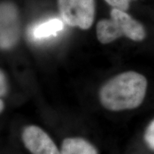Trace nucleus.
<instances>
[{"label": "nucleus", "mask_w": 154, "mask_h": 154, "mask_svg": "<svg viewBox=\"0 0 154 154\" xmlns=\"http://www.w3.org/2000/svg\"><path fill=\"white\" fill-rule=\"evenodd\" d=\"M18 12L14 5L8 2L2 3L1 5V47L7 48L10 35L11 44L16 41L17 34L15 33L18 26Z\"/></svg>", "instance_id": "nucleus-5"}, {"label": "nucleus", "mask_w": 154, "mask_h": 154, "mask_svg": "<svg viewBox=\"0 0 154 154\" xmlns=\"http://www.w3.org/2000/svg\"><path fill=\"white\" fill-rule=\"evenodd\" d=\"M3 107H4V105H3L2 100H1V111H2V110H3Z\"/></svg>", "instance_id": "nucleus-11"}, {"label": "nucleus", "mask_w": 154, "mask_h": 154, "mask_svg": "<svg viewBox=\"0 0 154 154\" xmlns=\"http://www.w3.org/2000/svg\"><path fill=\"white\" fill-rule=\"evenodd\" d=\"M131 1L134 0H105L106 2L111 6L113 8L125 11L129 9L130 2Z\"/></svg>", "instance_id": "nucleus-9"}, {"label": "nucleus", "mask_w": 154, "mask_h": 154, "mask_svg": "<svg viewBox=\"0 0 154 154\" xmlns=\"http://www.w3.org/2000/svg\"><path fill=\"white\" fill-rule=\"evenodd\" d=\"M1 96H4L7 91V84H6V79L5 74L1 72Z\"/></svg>", "instance_id": "nucleus-10"}, {"label": "nucleus", "mask_w": 154, "mask_h": 154, "mask_svg": "<svg viewBox=\"0 0 154 154\" xmlns=\"http://www.w3.org/2000/svg\"><path fill=\"white\" fill-rule=\"evenodd\" d=\"M61 154H98L89 142L81 138H69L63 141Z\"/></svg>", "instance_id": "nucleus-6"}, {"label": "nucleus", "mask_w": 154, "mask_h": 154, "mask_svg": "<svg viewBox=\"0 0 154 154\" xmlns=\"http://www.w3.org/2000/svg\"><path fill=\"white\" fill-rule=\"evenodd\" d=\"M111 19H101L96 25V36L101 44H109L124 36L134 42L143 41L146 32L143 24L125 11L113 8Z\"/></svg>", "instance_id": "nucleus-2"}, {"label": "nucleus", "mask_w": 154, "mask_h": 154, "mask_svg": "<svg viewBox=\"0 0 154 154\" xmlns=\"http://www.w3.org/2000/svg\"><path fill=\"white\" fill-rule=\"evenodd\" d=\"M147 86L143 75L132 71L121 73L101 88L100 101L106 109L113 111L136 109L145 99Z\"/></svg>", "instance_id": "nucleus-1"}, {"label": "nucleus", "mask_w": 154, "mask_h": 154, "mask_svg": "<svg viewBox=\"0 0 154 154\" xmlns=\"http://www.w3.org/2000/svg\"><path fill=\"white\" fill-rule=\"evenodd\" d=\"M59 14L69 26L88 29L95 17V0H57Z\"/></svg>", "instance_id": "nucleus-3"}, {"label": "nucleus", "mask_w": 154, "mask_h": 154, "mask_svg": "<svg viewBox=\"0 0 154 154\" xmlns=\"http://www.w3.org/2000/svg\"><path fill=\"white\" fill-rule=\"evenodd\" d=\"M63 27V24L61 20L58 19H51L36 26L34 31V36L36 38H47L62 30Z\"/></svg>", "instance_id": "nucleus-7"}, {"label": "nucleus", "mask_w": 154, "mask_h": 154, "mask_svg": "<svg viewBox=\"0 0 154 154\" xmlns=\"http://www.w3.org/2000/svg\"><path fill=\"white\" fill-rule=\"evenodd\" d=\"M22 139L26 149L32 154H61L51 138L38 126L25 128Z\"/></svg>", "instance_id": "nucleus-4"}, {"label": "nucleus", "mask_w": 154, "mask_h": 154, "mask_svg": "<svg viewBox=\"0 0 154 154\" xmlns=\"http://www.w3.org/2000/svg\"><path fill=\"white\" fill-rule=\"evenodd\" d=\"M144 139L148 146L154 151V119L146 128L144 134Z\"/></svg>", "instance_id": "nucleus-8"}]
</instances>
